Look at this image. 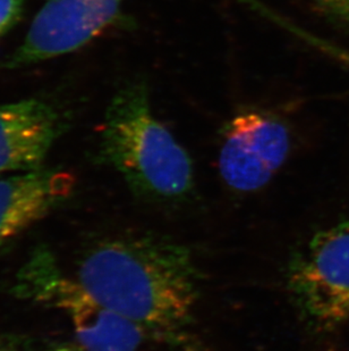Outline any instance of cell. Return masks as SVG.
Masks as SVG:
<instances>
[{
  "instance_id": "cell-1",
  "label": "cell",
  "mask_w": 349,
  "mask_h": 351,
  "mask_svg": "<svg viewBox=\"0 0 349 351\" xmlns=\"http://www.w3.org/2000/svg\"><path fill=\"white\" fill-rule=\"evenodd\" d=\"M76 280L148 339L176 348L193 345L200 276L185 245L152 234L108 239L83 256Z\"/></svg>"
},
{
  "instance_id": "cell-4",
  "label": "cell",
  "mask_w": 349,
  "mask_h": 351,
  "mask_svg": "<svg viewBox=\"0 0 349 351\" xmlns=\"http://www.w3.org/2000/svg\"><path fill=\"white\" fill-rule=\"evenodd\" d=\"M18 289L24 297L63 313L82 351H138L148 338L138 325L93 298L76 278L60 272L48 254L27 264Z\"/></svg>"
},
{
  "instance_id": "cell-11",
  "label": "cell",
  "mask_w": 349,
  "mask_h": 351,
  "mask_svg": "<svg viewBox=\"0 0 349 351\" xmlns=\"http://www.w3.org/2000/svg\"><path fill=\"white\" fill-rule=\"evenodd\" d=\"M43 351H82L81 349L79 350H74V349L70 348H58V349H51V350H43Z\"/></svg>"
},
{
  "instance_id": "cell-3",
  "label": "cell",
  "mask_w": 349,
  "mask_h": 351,
  "mask_svg": "<svg viewBox=\"0 0 349 351\" xmlns=\"http://www.w3.org/2000/svg\"><path fill=\"white\" fill-rule=\"evenodd\" d=\"M287 287L315 331H333L349 322V215L318 230L297 248Z\"/></svg>"
},
{
  "instance_id": "cell-5",
  "label": "cell",
  "mask_w": 349,
  "mask_h": 351,
  "mask_svg": "<svg viewBox=\"0 0 349 351\" xmlns=\"http://www.w3.org/2000/svg\"><path fill=\"white\" fill-rule=\"evenodd\" d=\"M126 0H47L23 41L3 63L15 70L63 56L86 46L127 20Z\"/></svg>"
},
{
  "instance_id": "cell-8",
  "label": "cell",
  "mask_w": 349,
  "mask_h": 351,
  "mask_svg": "<svg viewBox=\"0 0 349 351\" xmlns=\"http://www.w3.org/2000/svg\"><path fill=\"white\" fill-rule=\"evenodd\" d=\"M74 184L70 173L42 167L0 178V249L66 200Z\"/></svg>"
},
{
  "instance_id": "cell-6",
  "label": "cell",
  "mask_w": 349,
  "mask_h": 351,
  "mask_svg": "<svg viewBox=\"0 0 349 351\" xmlns=\"http://www.w3.org/2000/svg\"><path fill=\"white\" fill-rule=\"evenodd\" d=\"M290 146L289 128L277 114L242 110L221 131L218 157L221 178L238 193L262 189L286 162Z\"/></svg>"
},
{
  "instance_id": "cell-7",
  "label": "cell",
  "mask_w": 349,
  "mask_h": 351,
  "mask_svg": "<svg viewBox=\"0 0 349 351\" xmlns=\"http://www.w3.org/2000/svg\"><path fill=\"white\" fill-rule=\"evenodd\" d=\"M55 105L24 99L0 105V174L41 169L66 128Z\"/></svg>"
},
{
  "instance_id": "cell-10",
  "label": "cell",
  "mask_w": 349,
  "mask_h": 351,
  "mask_svg": "<svg viewBox=\"0 0 349 351\" xmlns=\"http://www.w3.org/2000/svg\"><path fill=\"white\" fill-rule=\"evenodd\" d=\"M25 0H0V38L20 21Z\"/></svg>"
},
{
  "instance_id": "cell-9",
  "label": "cell",
  "mask_w": 349,
  "mask_h": 351,
  "mask_svg": "<svg viewBox=\"0 0 349 351\" xmlns=\"http://www.w3.org/2000/svg\"><path fill=\"white\" fill-rule=\"evenodd\" d=\"M337 25L349 31V0H305Z\"/></svg>"
},
{
  "instance_id": "cell-2",
  "label": "cell",
  "mask_w": 349,
  "mask_h": 351,
  "mask_svg": "<svg viewBox=\"0 0 349 351\" xmlns=\"http://www.w3.org/2000/svg\"><path fill=\"white\" fill-rule=\"evenodd\" d=\"M99 155L133 193L150 202H181L194 189L193 160L155 117L145 80L126 83L112 97L100 132Z\"/></svg>"
}]
</instances>
